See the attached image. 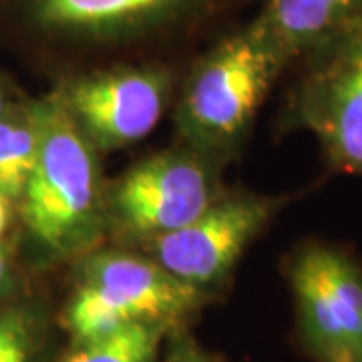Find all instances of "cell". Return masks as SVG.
<instances>
[{"mask_svg":"<svg viewBox=\"0 0 362 362\" xmlns=\"http://www.w3.org/2000/svg\"><path fill=\"white\" fill-rule=\"evenodd\" d=\"M39 147L35 105L6 107L0 117V194L21 202Z\"/></svg>","mask_w":362,"mask_h":362,"instance_id":"obj_11","label":"cell"},{"mask_svg":"<svg viewBox=\"0 0 362 362\" xmlns=\"http://www.w3.org/2000/svg\"><path fill=\"white\" fill-rule=\"evenodd\" d=\"M204 292L163 270L156 259L129 254H95L81 270L66 302L63 326L73 344L89 342L133 322L180 328Z\"/></svg>","mask_w":362,"mask_h":362,"instance_id":"obj_2","label":"cell"},{"mask_svg":"<svg viewBox=\"0 0 362 362\" xmlns=\"http://www.w3.org/2000/svg\"><path fill=\"white\" fill-rule=\"evenodd\" d=\"M11 199H6L4 195L0 194V238L2 233L6 232L8 223H11Z\"/></svg>","mask_w":362,"mask_h":362,"instance_id":"obj_15","label":"cell"},{"mask_svg":"<svg viewBox=\"0 0 362 362\" xmlns=\"http://www.w3.org/2000/svg\"><path fill=\"white\" fill-rule=\"evenodd\" d=\"M35 105L39 147L21 197V211L37 242L71 256L97 235L99 177L93 147L61 95Z\"/></svg>","mask_w":362,"mask_h":362,"instance_id":"obj_1","label":"cell"},{"mask_svg":"<svg viewBox=\"0 0 362 362\" xmlns=\"http://www.w3.org/2000/svg\"><path fill=\"white\" fill-rule=\"evenodd\" d=\"M361 14L362 0H268L258 23L288 61L316 49Z\"/></svg>","mask_w":362,"mask_h":362,"instance_id":"obj_9","label":"cell"},{"mask_svg":"<svg viewBox=\"0 0 362 362\" xmlns=\"http://www.w3.org/2000/svg\"><path fill=\"white\" fill-rule=\"evenodd\" d=\"M268 199L238 197L207 207L194 221L151 240V256L171 276L204 292L220 282L274 211Z\"/></svg>","mask_w":362,"mask_h":362,"instance_id":"obj_6","label":"cell"},{"mask_svg":"<svg viewBox=\"0 0 362 362\" xmlns=\"http://www.w3.org/2000/svg\"><path fill=\"white\" fill-rule=\"evenodd\" d=\"M168 362H214L185 332H173L169 342Z\"/></svg>","mask_w":362,"mask_h":362,"instance_id":"obj_14","label":"cell"},{"mask_svg":"<svg viewBox=\"0 0 362 362\" xmlns=\"http://www.w3.org/2000/svg\"><path fill=\"white\" fill-rule=\"evenodd\" d=\"M4 111H6V103H4V95H2V90H0V117H2Z\"/></svg>","mask_w":362,"mask_h":362,"instance_id":"obj_17","label":"cell"},{"mask_svg":"<svg viewBox=\"0 0 362 362\" xmlns=\"http://www.w3.org/2000/svg\"><path fill=\"white\" fill-rule=\"evenodd\" d=\"M294 115L337 171L362 175V14L310 52Z\"/></svg>","mask_w":362,"mask_h":362,"instance_id":"obj_5","label":"cell"},{"mask_svg":"<svg viewBox=\"0 0 362 362\" xmlns=\"http://www.w3.org/2000/svg\"><path fill=\"white\" fill-rule=\"evenodd\" d=\"M35 328L23 310L0 314V362H30Z\"/></svg>","mask_w":362,"mask_h":362,"instance_id":"obj_13","label":"cell"},{"mask_svg":"<svg viewBox=\"0 0 362 362\" xmlns=\"http://www.w3.org/2000/svg\"><path fill=\"white\" fill-rule=\"evenodd\" d=\"M298 350L312 362H362V264L312 242L288 262Z\"/></svg>","mask_w":362,"mask_h":362,"instance_id":"obj_4","label":"cell"},{"mask_svg":"<svg viewBox=\"0 0 362 362\" xmlns=\"http://www.w3.org/2000/svg\"><path fill=\"white\" fill-rule=\"evenodd\" d=\"M6 276H8V259H6V254L0 250V292L6 284Z\"/></svg>","mask_w":362,"mask_h":362,"instance_id":"obj_16","label":"cell"},{"mask_svg":"<svg viewBox=\"0 0 362 362\" xmlns=\"http://www.w3.org/2000/svg\"><path fill=\"white\" fill-rule=\"evenodd\" d=\"M286 65L264 26L254 25L209 52L187 85L181 125L202 145L232 141L256 113L278 71Z\"/></svg>","mask_w":362,"mask_h":362,"instance_id":"obj_3","label":"cell"},{"mask_svg":"<svg viewBox=\"0 0 362 362\" xmlns=\"http://www.w3.org/2000/svg\"><path fill=\"white\" fill-rule=\"evenodd\" d=\"M37 23L52 30L107 35L153 23L189 0H28Z\"/></svg>","mask_w":362,"mask_h":362,"instance_id":"obj_10","label":"cell"},{"mask_svg":"<svg viewBox=\"0 0 362 362\" xmlns=\"http://www.w3.org/2000/svg\"><path fill=\"white\" fill-rule=\"evenodd\" d=\"M211 199L206 168L192 157L163 153L125 173L113 192L119 221L135 233L156 238L194 221Z\"/></svg>","mask_w":362,"mask_h":362,"instance_id":"obj_8","label":"cell"},{"mask_svg":"<svg viewBox=\"0 0 362 362\" xmlns=\"http://www.w3.org/2000/svg\"><path fill=\"white\" fill-rule=\"evenodd\" d=\"M173 330L168 324L133 322L89 342L73 344L61 362H157Z\"/></svg>","mask_w":362,"mask_h":362,"instance_id":"obj_12","label":"cell"},{"mask_svg":"<svg viewBox=\"0 0 362 362\" xmlns=\"http://www.w3.org/2000/svg\"><path fill=\"white\" fill-rule=\"evenodd\" d=\"M165 77L157 71L119 69L78 78L61 95L90 147L111 151L145 139L161 119Z\"/></svg>","mask_w":362,"mask_h":362,"instance_id":"obj_7","label":"cell"}]
</instances>
